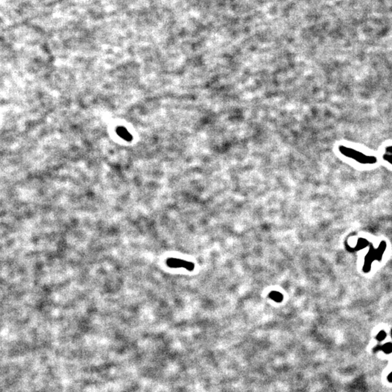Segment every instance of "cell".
I'll list each match as a JSON object with an SVG mask.
<instances>
[{"instance_id":"1","label":"cell","mask_w":392,"mask_h":392,"mask_svg":"<svg viewBox=\"0 0 392 392\" xmlns=\"http://www.w3.org/2000/svg\"><path fill=\"white\" fill-rule=\"evenodd\" d=\"M339 151L344 155L348 158H350L357 162L363 164H373L377 161V158L373 155H367L364 153L354 150L351 148L346 147V146L341 145L339 147Z\"/></svg>"},{"instance_id":"2","label":"cell","mask_w":392,"mask_h":392,"mask_svg":"<svg viewBox=\"0 0 392 392\" xmlns=\"http://www.w3.org/2000/svg\"><path fill=\"white\" fill-rule=\"evenodd\" d=\"M167 264L171 268H184L188 271H193L195 268V264L193 262L185 261L177 258H170L167 260Z\"/></svg>"},{"instance_id":"3","label":"cell","mask_w":392,"mask_h":392,"mask_svg":"<svg viewBox=\"0 0 392 392\" xmlns=\"http://www.w3.org/2000/svg\"><path fill=\"white\" fill-rule=\"evenodd\" d=\"M269 297H270L271 299H272L273 301L276 302H281L283 299V294H282L281 293L275 291H271L270 294H269Z\"/></svg>"},{"instance_id":"4","label":"cell","mask_w":392,"mask_h":392,"mask_svg":"<svg viewBox=\"0 0 392 392\" xmlns=\"http://www.w3.org/2000/svg\"><path fill=\"white\" fill-rule=\"evenodd\" d=\"M384 160L388 161V162L390 163V164H392V154H389V153H386L384 155Z\"/></svg>"},{"instance_id":"5","label":"cell","mask_w":392,"mask_h":392,"mask_svg":"<svg viewBox=\"0 0 392 392\" xmlns=\"http://www.w3.org/2000/svg\"><path fill=\"white\" fill-rule=\"evenodd\" d=\"M385 336H386L385 333H384V332H380V333H379V335L378 336V338L380 341L381 339H383V338H384V337H385Z\"/></svg>"},{"instance_id":"6","label":"cell","mask_w":392,"mask_h":392,"mask_svg":"<svg viewBox=\"0 0 392 392\" xmlns=\"http://www.w3.org/2000/svg\"><path fill=\"white\" fill-rule=\"evenodd\" d=\"M386 153H389V154H392V146H389V147H387L386 149Z\"/></svg>"}]
</instances>
